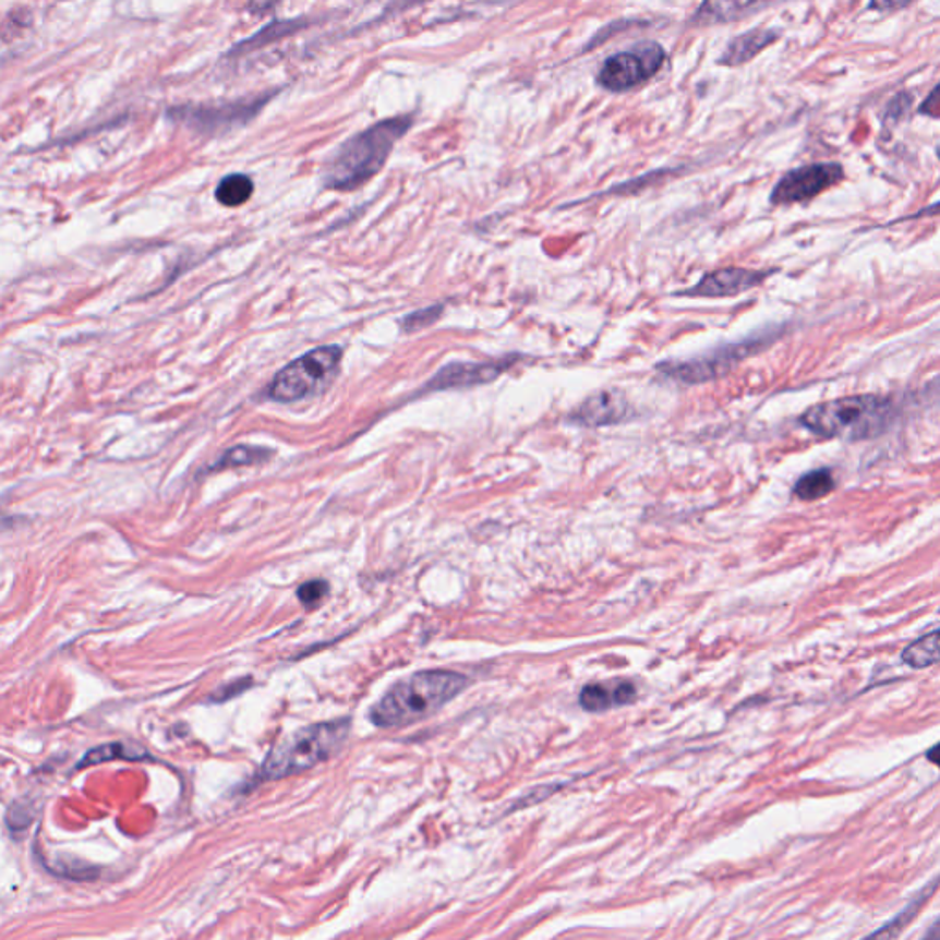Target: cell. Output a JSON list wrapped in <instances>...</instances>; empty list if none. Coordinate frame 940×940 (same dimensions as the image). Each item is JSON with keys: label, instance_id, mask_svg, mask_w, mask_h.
<instances>
[{"label": "cell", "instance_id": "obj_3", "mask_svg": "<svg viewBox=\"0 0 940 940\" xmlns=\"http://www.w3.org/2000/svg\"><path fill=\"white\" fill-rule=\"evenodd\" d=\"M893 419V402L882 395H854L808 408L803 426L823 437L865 439L882 434Z\"/></svg>", "mask_w": 940, "mask_h": 940}, {"label": "cell", "instance_id": "obj_10", "mask_svg": "<svg viewBox=\"0 0 940 940\" xmlns=\"http://www.w3.org/2000/svg\"><path fill=\"white\" fill-rule=\"evenodd\" d=\"M768 273L754 268L726 267L703 276L695 287L678 292V297L726 298L738 297L764 284Z\"/></svg>", "mask_w": 940, "mask_h": 940}, {"label": "cell", "instance_id": "obj_23", "mask_svg": "<svg viewBox=\"0 0 940 940\" xmlns=\"http://www.w3.org/2000/svg\"><path fill=\"white\" fill-rule=\"evenodd\" d=\"M327 592H329V585L325 581L305 582L303 587L298 588V599L308 608H313L314 604H318L327 595Z\"/></svg>", "mask_w": 940, "mask_h": 940}, {"label": "cell", "instance_id": "obj_19", "mask_svg": "<svg viewBox=\"0 0 940 940\" xmlns=\"http://www.w3.org/2000/svg\"><path fill=\"white\" fill-rule=\"evenodd\" d=\"M902 660L913 668L931 667L939 662V630L924 636L902 652Z\"/></svg>", "mask_w": 940, "mask_h": 940}, {"label": "cell", "instance_id": "obj_13", "mask_svg": "<svg viewBox=\"0 0 940 940\" xmlns=\"http://www.w3.org/2000/svg\"><path fill=\"white\" fill-rule=\"evenodd\" d=\"M636 687L627 679H612L604 684H590L585 687L579 697L581 708L590 713H603L610 709L623 708L634 702Z\"/></svg>", "mask_w": 940, "mask_h": 940}, {"label": "cell", "instance_id": "obj_5", "mask_svg": "<svg viewBox=\"0 0 940 940\" xmlns=\"http://www.w3.org/2000/svg\"><path fill=\"white\" fill-rule=\"evenodd\" d=\"M342 360L340 346H322L311 349L300 359L292 360L279 370L268 386V397L276 402H294L313 395L322 384L332 378Z\"/></svg>", "mask_w": 940, "mask_h": 940}, {"label": "cell", "instance_id": "obj_6", "mask_svg": "<svg viewBox=\"0 0 940 940\" xmlns=\"http://www.w3.org/2000/svg\"><path fill=\"white\" fill-rule=\"evenodd\" d=\"M665 58V48L656 41L639 43L610 56L599 69L598 83L608 93H627L656 76Z\"/></svg>", "mask_w": 940, "mask_h": 940}, {"label": "cell", "instance_id": "obj_21", "mask_svg": "<svg viewBox=\"0 0 940 940\" xmlns=\"http://www.w3.org/2000/svg\"><path fill=\"white\" fill-rule=\"evenodd\" d=\"M268 456H270V453L265 450V448L236 447L232 448V450H228V453L214 465V469H227V467L230 469V467L257 463V461L267 459Z\"/></svg>", "mask_w": 940, "mask_h": 940}, {"label": "cell", "instance_id": "obj_27", "mask_svg": "<svg viewBox=\"0 0 940 940\" xmlns=\"http://www.w3.org/2000/svg\"><path fill=\"white\" fill-rule=\"evenodd\" d=\"M920 940H939V926H937V923H933L928 933L924 935Z\"/></svg>", "mask_w": 940, "mask_h": 940}, {"label": "cell", "instance_id": "obj_15", "mask_svg": "<svg viewBox=\"0 0 940 940\" xmlns=\"http://www.w3.org/2000/svg\"><path fill=\"white\" fill-rule=\"evenodd\" d=\"M767 4H749V2H706L698 8L692 17L695 26H711V24L732 23L743 19L755 10H762Z\"/></svg>", "mask_w": 940, "mask_h": 940}, {"label": "cell", "instance_id": "obj_20", "mask_svg": "<svg viewBox=\"0 0 940 940\" xmlns=\"http://www.w3.org/2000/svg\"><path fill=\"white\" fill-rule=\"evenodd\" d=\"M836 482L829 469H818L808 472L795 485L794 493L802 499H819L832 493Z\"/></svg>", "mask_w": 940, "mask_h": 940}, {"label": "cell", "instance_id": "obj_24", "mask_svg": "<svg viewBox=\"0 0 940 940\" xmlns=\"http://www.w3.org/2000/svg\"><path fill=\"white\" fill-rule=\"evenodd\" d=\"M32 819H34V810H32V807H23L21 803L13 805L10 808V812H8V824L13 830L26 829L32 823Z\"/></svg>", "mask_w": 940, "mask_h": 940}, {"label": "cell", "instance_id": "obj_11", "mask_svg": "<svg viewBox=\"0 0 940 940\" xmlns=\"http://www.w3.org/2000/svg\"><path fill=\"white\" fill-rule=\"evenodd\" d=\"M630 413V407L625 395L617 389H604L588 397L581 407L575 410L571 421L582 426H606L622 423Z\"/></svg>", "mask_w": 940, "mask_h": 940}, {"label": "cell", "instance_id": "obj_26", "mask_svg": "<svg viewBox=\"0 0 940 940\" xmlns=\"http://www.w3.org/2000/svg\"><path fill=\"white\" fill-rule=\"evenodd\" d=\"M937 96H939V87H935L929 94L928 105H923L920 107V112H926L931 118H939V101H937Z\"/></svg>", "mask_w": 940, "mask_h": 940}, {"label": "cell", "instance_id": "obj_29", "mask_svg": "<svg viewBox=\"0 0 940 940\" xmlns=\"http://www.w3.org/2000/svg\"><path fill=\"white\" fill-rule=\"evenodd\" d=\"M937 749L939 748H937V746H933V749H931V754L928 755L929 761L935 762V764H937Z\"/></svg>", "mask_w": 940, "mask_h": 940}, {"label": "cell", "instance_id": "obj_4", "mask_svg": "<svg viewBox=\"0 0 940 940\" xmlns=\"http://www.w3.org/2000/svg\"><path fill=\"white\" fill-rule=\"evenodd\" d=\"M349 726L351 722L348 719H340L303 727L291 737L285 738L284 743L268 754L260 778L265 781L291 778L327 761L342 748L349 735Z\"/></svg>", "mask_w": 940, "mask_h": 940}, {"label": "cell", "instance_id": "obj_9", "mask_svg": "<svg viewBox=\"0 0 940 940\" xmlns=\"http://www.w3.org/2000/svg\"><path fill=\"white\" fill-rule=\"evenodd\" d=\"M265 105V99L254 101H238L228 105H198V107H177L169 112V117L177 122L186 123L188 128L198 131H222V129L238 128L256 117L260 109Z\"/></svg>", "mask_w": 940, "mask_h": 940}, {"label": "cell", "instance_id": "obj_28", "mask_svg": "<svg viewBox=\"0 0 940 940\" xmlns=\"http://www.w3.org/2000/svg\"><path fill=\"white\" fill-rule=\"evenodd\" d=\"M907 4H871L872 10H900V8H906Z\"/></svg>", "mask_w": 940, "mask_h": 940}, {"label": "cell", "instance_id": "obj_14", "mask_svg": "<svg viewBox=\"0 0 940 940\" xmlns=\"http://www.w3.org/2000/svg\"><path fill=\"white\" fill-rule=\"evenodd\" d=\"M779 35L781 32L778 28H755L749 29L746 34L737 35L735 39L727 43L726 50L719 58V64L722 67H740V64L748 63L755 56H759L764 48L770 47L773 41H778Z\"/></svg>", "mask_w": 940, "mask_h": 940}, {"label": "cell", "instance_id": "obj_2", "mask_svg": "<svg viewBox=\"0 0 940 940\" xmlns=\"http://www.w3.org/2000/svg\"><path fill=\"white\" fill-rule=\"evenodd\" d=\"M467 687L463 674L453 671H423L395 684L372 709L378 727L410 726L447 706Z\"/></svg>", "mask_w": 940, "mask_h": 940}, {"label": "cell", "instance_id": "obj_8", "mask_svg": "<svg viewBox=\"0 0 940 940\" xmlns=\"http://www.w3.org/2000/svg\"><path fill=\"white\" fill-rule=\"evenodd\" d=\"M845 177L842 164L818 162L792 169L773 186L770 203L773 206L807 203L836 186Z\"/></svg>", "mask_w": 940, "mask_h": 940}, {"label": "cell", "instance_id": "obj_17", "mask_svg": "<svg viewBox=\"0 0 940 940\" xmlns=\"http://www.w3.org/2000/svg\"><path fill=\"white\" fill-rule=\"evenodd\" d=\"M254 193V182L249 174L232 173L227 174L219 182V186L215 190V198L228 208H238L243 206Z\"/></svg>", "mask_w": 940, "mask_h": 940}, {"label": "cell", "instance_id": "obj_22", "mask_svg": "<svg viewBox=\"0 0 940 940\" xmlns=\"http://www.w3.org/2000/svg\"><path fill=\"white\" fill-rule=\"evenodd\" d=\"M442 305L421 309V311L408 314L407 318L402 320V327H405L407 332H418V329H423V327H429V325L434 324V322L442 316Z\"/></svg>", "mask_w": 940, "mask_h": 940}, {"label": "cell", "instance_id": "obj_12", "mask_svg": "<svg viewBox=\"0 0 940 940\" xmlns=\"http://www.w3.org/2000/svg\"><path fill=\"white\" fill-rule=\"evenodd\" d=\"M507 366H509V360L489 362V364H450L443 367L442 372L430 381L429 386L434 389H447L491 383Z\"/></svg>", "mask_w": 940, "mask_h": 940}, {"label": "cell", "instance_id": "obj_18", "mask_svg": "<svg viewBox=\"0 0 940 940\" xmlns=\"http://www.w3.org/2000/svg\"><path fill=\"white\" fill-rule=\"evenodd\" d=\"M115 759L142 761V759H147V751L146 749L140 748V746H131V744L125 743L105 744V746H98V748L91 749V751L83 757L82 762H80V768L94 767V764L115 761Z\"/></svg>", "mask_w": 940, "mask_h": 940}, {"label": "cell", "instance_id": "obj_1", "mask_svg": "<svg viewBox=\"0 0 940 940\" xmlns=\"http://www.w3.org/2000/svg\"><path fill=\"white\" fill-rule=\"evenodd\" d=\"M412 123V117L388 118L346 140L325 166L324 186L335 192H353L362 186L383 168Z\"/></svg>", "mask_w": 940, "mask_h": 940}, {"label": "cell", "instance_id": "obj_16", "mask_svg": "<svg viewBox=\"0 0 940 940\" xmlns=\"http://www.w3.org/2000/svg\"><path fill=\"white\" fill-rule=\"evenodd\" d=\"M935 889H937V880H933L928 889H924L923 893L918 894L917 899L913 900L909 906L904 907V909H902L893 920H889L888 924H883L882 928L875 931V933L869 935V937L864 940L899 939L900 935L904 933L907 926L912 924L913 918L917 917V913L920 912V907H923L924 902L935 893Z\"/></svg>", "mask_w": 940, "mask_h": 940}, {"label": "cell", "instance_id": "obj_7", "mask_svg": "<svg viewBox=\"0 0 940 940\" xmlns=\"http://www.w3.org/2000/svg\"><path fill=\"white\" fill-rule=\"evenodd\" d=\"M778 333L772 335H761V337L749 338L744 342L730 344L722 346L716 351L698 357L691 360H668L658 366V372H662L665 377L678 381L682 384H702L713 378L722 377L727 372H732L733 367L737 366L738 362L748 359L754 351H759L762 346H767V338H775Z\"/></svg>", "mask_w": 940, "mask_h": 940}, {"label": "cell", "instance_id": "obj_25", "mask_svg": "<svg viewBox=\"0 0 940 940\" xmlns=\"http://www.w3.org/2000/svg\"><path fill=\"white\" fill-rule=\"evenodd\" d=\"M912 101L913 96H909L907 93L899 94L896 98L891 99V104L888 105V111H885V122H889V120H899V118L904 117L907 109H909Z\"/></svg>", "mask_w": 940, "mask_h": 940}]
</instances>
